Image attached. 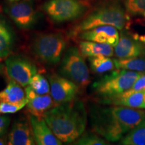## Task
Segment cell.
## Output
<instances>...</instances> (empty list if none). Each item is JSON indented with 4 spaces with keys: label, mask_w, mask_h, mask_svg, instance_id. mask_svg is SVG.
<instances>
[{
    "label": "cell",
    "mask_w": 145,
    "mask_h": 145,
    "mask_svg": "<svg viewBox=\"0 0 145 145\" xmlns=\"http://www.w3.org/2000/svg\"><path fill=\"white\" fill-rule=\"evenodd\" d=\"M43 118L63 142H74L86 128L87 112L84 103L80 100L57 105L45 112Z\"/></svg>",
    "instance_id": "6da1fadb"
},
{
    "label": "cell",
    "mask_w": 145,
    "mask_h": 145,
    "mask_svg": "<svg viewBox=\"0 0 145 145\" xmlns=\"http://www.w3.org/2000/svg\"><path fill=\"white\" fill-rule=\"evenodd\" d=\"M130 24L129 15L120 5L109 4L96 8L71 31L70 36H78L81 32L96 27L110 25L120 30L128 28Z\"/></svg>",
    "instance_id": "7a4b0ae2"
},
{
    "label": "cell",
    "mask_w": 145,
    "mask_h": 145,
    "mask_svg": "<svg viewBox=\"0 0 145 145\" xmlns=\"http://www.w3.org/2000/svg\"><path fill=\"white\" fill-rule=\"evenodd\" d=\"M142 74L141 72L117 69L95 81L92 88L99 98L111 97L131 88Z\"/></svg>",
    "instance_id": "3957f363"
},
{
    "label": "cell",
    "mask_w": 145,
    "mask_h": 145,
    "mask_svg": "<svg viewBox=\"0 0 145 145\" xmlns=\"http://www.w3.org/2000/svg\"><path fill=\"white\" fill-rule=\"evenodd\" d=\"M67 46V40L61 33H47L38 36L32 43L35 57L47 65H55L61 61Z\"/></svg>",
    "instance_id": "277c9868"
},
{
    "label": "cell",
    "mask_w": 145,
    "mask_h": 145,
    "mask_svg": "<svg viewBox=\"0 0 145 145\" xmlns=\"http://www.w3.org/2000/svg\"><path fill=\"white\" fill-rule=\"evenodd\" d=\"M91 122L93 132L110 142L120 140L128 132L109 108H94L91 111Z\"/></svg>",
    "instance_id": "5b68a950"
},
{
    "label": "cell",
    "mask_w": 145,
    "mask_h": 145,
    "mask_svg": "<svg viewBox=\"0 0 145 145\" xmlns=\"http://www.w3.org/2000/svg\"><path fill=\"white\" fill-rule=\"evenodd\" d=\"M61 75L85 88L90 82L89 71L84 58L77 47L69 48L63 54L59 67Z\"/></svg>",
    "instance_id": "8992f818"
},
{
    "label": "cell",
    "mask_w": 145,
    "mask_h": 145,
    "mask_svg": "<svg viewBox=\"0 0 145 145\" xmlns=\"http://www.w3.org/2000/svg\"><path fill=\"white\" fill-rule=\"evenodd\" d=\"M43 10L55 22L73 20L82 15L86 6L79 0H50Z\"/></svg>",
    "instance_id": "52a82bcc"
},
{
    "label": "cell",
    "mask_w": 145,
    "mask_h": 145,
    "mask_svg": "<svg viewBox=\"0 0 145 145\" xmlns=\"http://www.w3.org/2000/svg\"><path fill=\"white\" fill-rule=\"evenodd\" d=\"M5 70L11 79L24 88L28 86L30 80L37 73L36 65L28 58L20 55H12L5 59Z\"/></svg>",
    "instance_id": "ba28073f"
},
{
    "label": "cell",
    "mask_w": 145,
    "mask_h": 145,
    "mask_svg": "<svg viewBox=\"0 0 145 145\" xmlns=\"http://www.w3.org/2000/svg\"><path fill=\"white\" fill-rule=\"evenodd\" d=\"M50 94L57 105L74 100L77 97L79 87L67 78L57 73L48 76Z\"/></svg>",
    "instance_id": "9c48e42d"
},
{
    "label": "cell",
    "mask_w": 145,
    "mask_h": 145,
    "mask_svg": "<svg viewBox=\"0 0 145 145\" xmlns=\"http://www.w3.org/2000/svg\"><path fill=\"white\" fill-rule=\"evenodd\" d=\"M5 9V12L16 26L22 29H29L36 22V12L30 1H13Z\"/></svg>",
    "instance_id": "30bf717a"
},
{
    "label": "cell",
    "mask_w": 145,
    "mask_h": 145,
    "mask_svg": "<svg viewBox=\"0 0 145 145\" xmlns=\"http://www.w3.org/2000/svg\"><path fill=\"white\" fill-rule=\"evenodd\" d=\"M79 36L83 40L104 43L113 47L118 44L120 39L118 28L110 25L100 26L86 30L79 34Z\"/></svg>",
    "instance_id": "8fae6325"
},
{
    "label": "cell",
    "mask_w": 145,
    "mask_h": 145,
    "mask_svg": "<svg viewBox=\"0 0 145 145\" xmlns=\"http://www.w3.org/2000/svg\"><path fill=\"white\" fill-rule=\"evenodd\" d=\"M25 90L26 99L28 100L26 104L27 110L32 116L43 118L45 112L57 106L52 96L49 94L39 95L36 93L29 86L26 87Z\"/></svg>",
    "instance_id": "7c38bea8"
},
{
    "label": "cell",
    "mask_w": 145,
    "mask_h": 145,
    "mask_svg": "<svg viewBox=\"0 0 145 145\" xmlns=\"http://www.w3.org/2000/svg\"><path fill=\"white\" fill-rule=\"evenodd\" d=\"M30 124L36 144L39 145H61L60 140L47 124L44 118L30 116Z\"/></svg>",
    "instance_id": "4fadbf2b"
},
{
    "label": "cell",
    "mask_w": 145,
    "mask_h": 145,
    "mask_svg": "<svg viewBox=\"0 0 145 145\" xmlns=\"http://www.w3.org/2000/svg\"><path fill=\"white\" fill-rule=\"evenodd\" d=\"M114 53L119 59L145 57V44L122 34L116 45Z\"/></svg>",
    "instance_id": "5bb4252c"
},
{
    "label": "cell",
    "mask_w": 145,
    "mask_h": 145,
    "mask_svg": "<svg viewBox=\"0 0 145 145\" xmlns=\"http://www.w3.org/2000/svg\"><path fill=\"white\" fill-rule=\"evenodd\" d=\"M32 126L26 120H18L12 126L8 135V144L34 145L36 144Z\"/></svg>",
    "instance_id": "9a60e30c"
},
{
    "label": "cell",
    "mask_w": 145,
    "mask_h": 145,
    "mask_svg": "<svg viewBox=\"0 0 145 145\" xmlns=\"http://www.w3.org/2000/svg\"><path fill=\"white\" fill-rule=\"evenodd\" d=\"M79 50L85 57L97 55L112 57L114 54V47L111 45L89 40H83L79 42Z\"/></svg>",
    "instance_id": "2e32d148"
},
{
    "label": "cell",
    "mask_w": 145,
    "mask_h": 145,
    "mask_svg": "<svg viewBox=\"0 0 145 145\" xmlns=\"http://www.w3.org/2000/svg\"><path fill=\"white\" fill-rule=\"evenodd\" d=\"M23 88L20 84L11 79L7 86L0 91V102L18 104L26 100V90Z\"/></svg>",
    "instance_id": "e0dca14e"
},
{
    "label": "cell",
    "mask_w": 145,
    "mask_h": 145,
    "mask_svg": "<svg viewBox=\"0 0 145 145\" xmlns=\"http://www.w3.org/2000/svg\"><path fill=\"white\" fill-rule=\"evenodd\" d=\"M13 44V33L6 22L0 18V62L10 55Z\"/></svg>",
    "instance_id": "ac0fdd59"
},
{
    "label": "cell",
    "mask_w": 145,
    "mask_h": 145,
    "mask_svg": "<svg viewBox=\"0 0 145 145\" xmlns=\"http://www.w3.org/2000/svg\"><path fill=\"white\" fill-rule=\"evenodd\" d=\"M115 67L120 69L134 71L137 72L145 71V57H138L126 59H114Z\"/></svg>",
    "instance_id": "d6986e66"
},
{
    "label": "cell",
    "mask_w": 145,
    "mask_h": 145,
    "mask_svg": "<svg viewBox=\"0 0 145 145\" xmlns=\"http://www.w3.org/2000/svg\"><path fill=\"white\" fill-rule=\"evenodd\" d=\"M124 145H145V120L140 123L121 140Z\"/></svg>",
    "instance_id": "ffe728a7"
},
{
    "label": "cell",
    "mask_w": 145,
    "mask_h": 145,
    "mask_svg": "<svg viewBox=\"0 0 145 145\" xmlns=\"http://www.w3.org/2000/svg\"><path fill=\"white\" fill-rule=\"evenodd\" d=\"M91 69L97 73L110 71L115 68L114 60L104 55H97L89 58Z\"/></svg>",
    "instance_id": "44dd1931"
},
{
    "label": "cell",
    "mask_w": 145,
    "mask_h": 145,
    "mask_svg": "<svg viewBox=\"0 0 145 145\" xmlns=\"http://www.w3.org/2000/svg\"><path fill=\"white\" fill-rule=\"evenodd\" d=\"M30 88L39 95H46L50 93V86L49 81L44 76L36 73L34 75L29 83Z\"/></svg>",
    "instance_id": "7402d4cb"
},
{
    "label": "cell",
    "mask_w": 145,
    "mask_h": 145,
    "mask_svg": "<svg viewBox=\"0 0 145 145\" xmlns=\"http://www.w3.org/2000/svg\"><path fill=\"white\" fill-rule=\"evenodd\" d=\"M124 4L128 15H142L145 12V0H124Z\"/></svg>",
    "instance_id": "603a6c76"
},
{
    "label": "cell",
    "mask_w": 145,
    "mask_h": 145,
    "mask_svg": "<svg viewBox=\"0 0 145 145\" xmlns=\"http://www.w3.org/2000/svg\"><path fill=\"white\" fill-rule=\"evenodd\" d=\"M73 144L79 145H106L108 143L95 134L86 133L81 135Z\"/></svg>",
    "instance_id": "cb8c5ba5"
},
{
    "label": "cell",
    "mask_w": 145,
    "mask_h": 145,
    "mask_svg": "<svg viewBox=\"0 0 145 145\" xmlns=\"http://www.w3.org/2000/svg\"><path fill=\"white\" fill-rule=\"evenodd\" d=\"M28 100L22 101L18 104H12L8 102H0V115L1 114H14L22 110L26 106Z\"/></svg>",
    "instance_id": "d4e9b609"
},
{
    "label": "cell",
    "mask_w": 145,
    "mask_h": 145,
    "mask_svg": "<svg viewBox=\"0 0 145 145\" xmlns=\"http://www.w3.org/2000/svg\"><path fill=\"white\" fill-rule=\"evenodd\" d=\"M128 91L132 93L137 91H145V73H142L138 78L132 88L128 89Z\"/></svg>",
    "instance_id": "484cf974"
},
{
    "label": "cell",
    "mask_w": 145,
    "mask_h": 145,
    "mask_svg": "<svg viewBox=\"0 0 145 145\" xmlns=\"http://www.w3.org/2000/svg\"><path fill=\"white\" fill-rule=\"evenodd\" d=\"M10 123V118L7 116H0V137L5 135Z\"/></svg>",
    "instance_id": "4316f807"
},
{
    "label": "cell",
    "mask_w": 145,
    "mask_h": 145,
    "mask_svg": "<svg viewBox=\"0 0 145 145\" xmlns=\"http://www.w3.org/2000/svg\"><path fill=\"white\" fill-rule=\"evenodd\" d=\"M8 138H7V137H0V145H4V144H6L8 142Z\"/></svg>",
    "instance_id": "83f0119b"
},
{
    "label": "cell",
    "mask_w": 145,
    "mask_h": 145,
    "mask_svg": "<svg viewBox=\"0 0 145 145\" xmlns=\"http://www.w3.org/2000/svg\"><path fill=\"white\" fill-rule=\"evenodd\" d=\"M137 40H139L145 44V34L143 35H139L137 38Z\"/></svg>",
    "instance_id": "f1b7e54d"
},
{
    "label": "cell",
    "mask_w": 145,
    "mask_h": 145,
    "mask_svg": "<svg viewBox=\"0 0 145 145\" xmlns=\"http://www.w3.org/2000/svg\"><path fill=\"white\" fill-rule=\"evenodd\" d=\"M2 67H3V65H0V72H1V70H2Z\"/></svg>",
    "instance_id": "f546056e"
},
{
    "label": "cell",
    "mask_w": 145,
    "mask_h": 145,
    "mask_svg": "<svg viewBox=\"0 0 145 145\" xmlns=\"http://www.w3.org/2000/svg\"><path fill=\"white\" fill-rule=\"evenodd\" d=\"M10 1H20V0H9Z\"/></svg>",
    "instance_id": "4dcf8cb0"
}]
</instances>
